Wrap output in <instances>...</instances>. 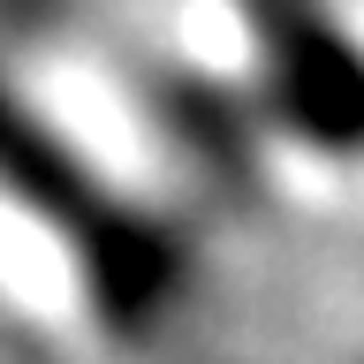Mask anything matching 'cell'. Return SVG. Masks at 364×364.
<instances>
[{"label":"cell","mask_w":364,"mask_h":364,"mask_svg":"<svg viewBox=\"0 0 364 364\" xmlns=\"http://www.w3.org/2000/svg\"><path fill=\"white\" fill-rule=\"evenodd\" d=\"M0 182H8L23 205H38L46 220H61L68 235H84V250H91V266H99L107 289L136 296V266H144V250H136L129 220H114L107 205L84 190V175L68 167V152H53V144L31 129V114L8 107V99H0Z\"/></svg>","instance_id":"cell-1"},{"label":"cell","mask_w":364,"mask_h":364,"mask_svg":"<svg viewBox=\"0 0 364 364\" xmlns=\"http://www.w3.org/2000/svg\"><path fill=\"white\" fill-rule=\"evenodd\" d=\"M289 84H296V114L318 136H364V68L334 46H318L311 31L289 46Z\"/></svg>","instance_id":"cell-2"},{"label":"cell","mask_w":364,"mask_h":364,"mask_svg":"<svg viewBox=\"0 0 364 364\" xmlns=\"http://www.w3.org/2000/svg\"><path fill=\"white\" fill-rule=\"evenodd\" d=\"M53 8H68V0H0L8 23H38V16H53Z\"/></svg>","instance_id":"cell-3"}]
</instances>
